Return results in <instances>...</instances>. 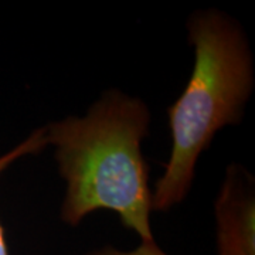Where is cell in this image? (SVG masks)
Here are the masks:
<instances>
[{
	"instance_id": "obj_1",
	"label": "cell",
	"mask_w": 255,
	"mask_h": 255,
	"mask_svg": "<svg viewBox=\"0 0 255 255\" xmlns=\"http://www.w3.org/2000/svg\"><path fill=\"white\" fill-rule=\"evenodd\" d=\"M152 112L140 97L119 88L101 94L84 115L44 125L58 174L65 183L60 219L78 227L90 214L107 210L140 241L155 240L149 166L142 143Z\"/></svg>"
},
{
	"instance_id": "obj_4",
	"label": "cell",
	"mask_w": 255,
	"mask_h": 255,
	"mask_svg": "<svg viewBox=\"0 0 255 255\" xmlns=\"http://www.w3.org/2000/svg\"><path fill=\"white\" fill-rule=\"evenodd\" d=\"M47 147H48V145H47L44 127L33 129L27 136L18 142L17 145L13 146L10 150L4 152L3 155H0V176L16 162L27 157V156L38 155L40 152H43ZM0 255H11L1 221H0Z\"/></svg>"
},
{
	"instance_id": "obj_2",
	"label": "cell",
	"mask_w": 255,
	"mask_h": 255,
	"mask_svg": "<svg viewBox=\"0 0 255 255\" xmlns=\"http://www.w3.org/2000/svg\"><path fill=\"white\" fill-rule=\"evenodd\" d=\"M186 28L194 61L167 110L172 147L152 190V213H167L189 197L200 156L223 128L243 121L255 88L254 54L237 18L206 7L191 13Z\"/></svg>"
},
{
	"instance_id": "obj_3",
	"label": "cell",
	"mask_w": 255,
	"mask_h": 255,
	"mask_svg": "<svg viewBox=\"0 0 255 255\" xmlns=\"http://www.w3.org/2000/svg\"><path fill=\"white\" fill-rule=\"evenodd\" d=\"M217 255H255V177L230 163L214 200Z\"/></svg>"
},
{
	"instance_id": "obj_5",
	"label": "cell",
	"mask_w": 255,
	"mask_h": 255,
	"mask_svg": "<svg viewBox=\"0 0 255 255\" xmlns=\"http://www.w3.org/2000/svg\"><path fill=\"white\" fill-rule=\"evenodd\" d=\"M81 255H167L156 243L152 241H140V244L133 250H119L112 246H104L100 248H94Z\"/></svg>"
}]
</instances>
